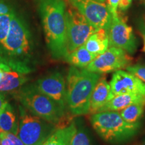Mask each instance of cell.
I'll return each mask as SVG.
<instances>
[{"label":"cell","mask_w":145,"mask_h":145,"mask_svg":"<svg viewBox=\"0 0 145 145\" xmlns=\"http://www.w3.org/2000/svg\"><path fill=\"white\" fill-rule=\"evenodd\" d=\"M32 54V36L26 21L15 12L8 34L0 44V62L30 73L28 65Z\"/></svg>","instance_id":"obj_1"},{"label":"cell","mask_w":145,"mask_h":145,"mask_svg":"<svg viewBox=\"0 0 145 145\" xmlns=\"http://www.w3.org/2000/svg\"><path fill=\"white\" fill-rule=\"evenodd\" d=\"M40 13L47 46L55 59L66 57L67 24L65 0H40Z\"/></svg>","instance_id":"obj_2"},{"label":"cell","mask_w":145,"mask_h":145,"mask_svg":"<svg viewBox=\"0 0 145 145\" xmlns=\"http://www.w3.org/2000/svg\"><path fill=\"white\" fill-rule=\"evenodd\" d=\"M101 74L71 66L66 81V104L74 116L89 114L90 99Z\"/></svg>","instance_id":"obj_3"},{"label":"cell","mask_w":145,"mask_h":145,"mask_svg":"<svg viewBox=\"0 0 145 145\" xmlns=\"http://www.w3.org/2000/svg\"><path fill=\"white\" fill-rule=\"evenodd\" d=\"M92 126L101 138L112 144H119L129 140L138 132L140 123L126 122L118 112L105 111L92 114Z\"/></svg>","instance_id":"obj_4"},{"label":"cell","mask_w":145,"mask_h":145,"mask_svg":"<svg viewBox=\"0 0 145 145\" xmlns=\"http://www.w3.org/2000/svg\"><path fill=\"white\" fill-rule=\"evenodd\" d=\"M15 96L29 112L52 124L60 122L65 116V110L38 89L35 84L20 88L16 91Z\"/></svg>","instance_id":"obj_5"},{"label":"cell","mask_w":145,"mask_h":145,"mask_svg":"<svg viewBox=\"0 0 145 145\" xmlns=\"http://www.w3.org/2000/svg\"><path fill=\"white\" fill-rule=\"evenodd\" d=\"M52 124L19 106L18 136L25 145H41L54 131Z\"/></svg>","instance_id":"obj_6"},{"label":"cell","mask_w":145,"mask_h":145,"mask_svg":"<svg viewBox=\"0 0 145 145\" xmlns=\"http://www.w3.org/2000/svg\"><path fill=\"white\" fill-rule=\"evenodd\" d=\"M67 50V54L86 43L97 30L73 6L66 10Z\"/></svg>","instance_id":"obj_7"},{"label":"cell","mask_w":145,"mask_h":145,"mask_svg":"<svg viewBox=\"0 0 145 145\" xmlns=\"http://www.w3.org/2000/svg\"><path fill=\"white\" fill-rule=\"evenodd\" d=\"M132 60L128 52L122 48L110 46L104 52L97 55L86 69L101 75L126 69L131 64Z\"/></svg>","instance_id":"obj_8"},{"label":"cell","mask_w":145,"mask_h":145,"mask_svg":"<svg viewBox=\"0 0 145 145\" xmlns=\"http://www.w3.org/2000/svg\"><path fill=\"white\" fill-rule=\"evenodd\" d=\"M69 1L96 30L108 29L112 15L108 5L104 2L96 0H69Z\"/></svg>","instance_id":"obj_9"},{"label":"cell","mask_w":145,"mask_h":145,"mask_svg":"<svg viewBox=\"0 0 145 145\" xmlns=\"http://www.w3.org/2000/svg\"><path fill=\"white\" fill-rule=\"evenodd\" d=\"M106 31L110 46L122 48L129 54L137 51L138 43L133 30L119 16H112Z\"/></svg>","instance_id":"obj_10"},{"label":"cell","mask_w":145,"mask_h":145,"mask_svg":"<svg viewBox=\"0 0 145 145\" xmlns=\"http://www.w3.org/2000/svg\"><path fill=\"white\" fill-rule=\"evenodd\" d=\"M35 86L42 93L53 99L65 110L67 108L66 81L61 72H51L39 79Z\"/></svg>","instance_id":"obj_11"},{"label":"cell","mask_w":145,"mask_h":145,"mask_svg":"<svg viewBox=\"0 0 145 145\" xmlns=\"http://www.w3.org/2000/svg\"><path fill=\"white\" fill-rule=\"evenodd\" d=\"M110 85L114 97L124 93H137L145 96V83L124 70L115 71Z\"/></svg>","instance_id":"obj_12"},{"label":"cell","mask_w":145,"mask_h":145,"mask_svg":"<svg viewBox=\"0 0 145 145\" xmlns=\"http://www.w3.org/2000/svg\"><path fill=\"white\" fill-rule=\"evenodd\" d=\"M28 73L0 62V93L19 89L28 81Z\"/></svg>","instance_id":"obj_13"},{"label":"cell","mask_w":145,"mask_h":145,"mask_svg":"<svg viewBox=\"0 0 145 145\" xmlns=\"http://www.w3.org/2000/svg\"><path fill=\"white\" fill-rule=\"evenodd\" d=\"M113 97L110 83H108L106 78L100 77L91 96L89 114L97 113L99 109Z\"/></svg>","instance_id":"obj_14"},{"label":"cell","mask_w":145,"mask_h":145,"mask_svg":"<svg viewBox=\"0 0 145 145\" xmlns=\"http://www.w3.org/2000/svg\"><path fill=\"white\" fill-rule=\"evenodd\" d=\"M134 104H142L145 106V96L137 93H124L115 95L108 101L99 112L120 111L126 107Z\"/></svg>","instance_id":"obj_15"},{"label":"cell","mask_w":145,"mask_h":145,"mask_svg":"<svg viewBox=\"0 0 145 145\" xmlns=\"http://www.w3.org/2000/svg\"><path fill=\"white\" fill-rule=\"evenodd\" d=\"M84 46L89 52L97 56L104 52L110 47L106 30L99 29L95 31L87 40Z\"/></svg>","instance_id":"obj_16"},{"label":"cell","mask_w":145,"mask_h":145,"mask_svg":"<svg viewBox=\"0 0 145 145\" xmlns=\"http://www.w3.org/2000/svg\"><path fill=\"white\" fill-rule=\"evenodd\" d=\"M19 118L17 117L13 107L8 102L0 112V130L18 135Z\"/></svg>","instance_id":"obj_17"},{"label":"cell","mask_w":145,"mask_h":145,"mask_svg":"<svg viewBox=\"0 0 145 145\" xmlns=\"http://www.w3.org/2000/svg\"><path fill=\"white\" fill-rule=\"evenodd\" d=\"M96 57L97 55L89 52L83 44L67 54L65 60L71 66L83 69L86 68Z\"/></svg>","instance_id":"obj_18"},{"label":"cell","mask_w":145,"mask_h":145,"mask_svg":"<svg viewBox=\"0 0 145 145\" xmlns=\"http://www.w3.org/2000/svg\"><path fill=\"white\" fill-rule=\"evenodd\" d=\"M72 127V122L68 126H62L57 128L41 145H67Z\"/></svg>","instance_id":"obj_19"},{"label":"cell","mask_w":145,"mask_h":145,"mask_svg":"<svg viewBox=\"0 0 145 145\" xmlns=\"http://www.w3.org/2000/svg\"><path fill=\"white\" fill-rule=\"evenodd\" d=\"M67 145H93V143L88 131L83 126H77L75 122H72Z\"/></svg>","instance_id":"obj_20"},{"label":"cell","mask_w":145,"mask_h":145,"mask_svg":"<svg viewBox=\"0 0 145 145\" xmlns=\"http://www.w3.org/2000/svg\"><path fill=\"white\" fill-rule=\"evenodd\" d=\"M144 112V106L140 104H134L126 107L119 112L125 121L130 124L140 122Z\"/></svg>","instance_id":"obj_21"},{"label":"cell","mask_w":145,"mask_h":145,"mask_svg":"<svg viewBox=\"0 0 145 145\" xmlns=\"http://www.w3.org/2000/svg\"><path fill=\"white\" fill-rule=\"evenodd\" d=\"M13 14L14 12L12 14L0 15V44L3 42L8 36Z\"/></svg>","instance_id":"obj_22"},{"label":"cell","mask_w":145,"mask_h":145,"mask_svg":"<svg viewBox=\"0 0 145 145\" xmlns=\"http://www.w3.org/2000/svg\"><path fill=\"white\" fill-rule=\"evenodd\" d=\"M126 70L145 83V65L140 64L130 65L126 69Z\"/></svg>","instance_id":"obj_23"},{"label":"cell","mask_w":145,"mask_h":145,"mask_svg":"<svg viewBox=\"0 0 145 145\" xmlns=\"http://www.w3.org/2000/svg\"><path fill=\"white\" fill-rule=\"evenodd\" d=\"M14 12L12 5L7 0H0V15L12 14Z\"/></svg>","instance_id":"obj_24"},{"label":"cell","mask_w":145,"mask_h":145,"mask_svg":"<svg viewBox=\"0 0 145 145\" xmlns=\"http://www.w3.org/2000/svg\"><path fill=\"white\" fill-rule=\"evenodd\" d=\"M120 0H108V6L112 16H118V8Z\"/></svg>","instance_id":"obj_25"},{"label":"cell","mask_w":145,"mask_h":145,"mask_svg":"<svg viewBox=\"0 0 145 145\" xmlns=\"http://www.w3.org/2000/svg\"><path fill=\"white\" fill-rule=\"evenodd\" d=\"M138 30L140 32L142 36H145V14L140 16L137 20Z\"/></svg>","instance_id":"obj_26"},{"label":"cell","mask_w":145,"mask_h":145,"mask_svg":"<svg viewBox=\"0 0 145 145\" xmlns=\"http://www.w3.org/2000/svg\"><path fill=\"white\" fill-rule=\"evenodd\" d=\"M2 132V131H1ZM4 133V135L6 136L7 137L9 138L13 143L14 145H25L22 142V140L18 137V135H14L13 133H11V132H3Z\"/></svg>","instance_id":"obj_27"},{"label":"cell","mask_w":145,"mask_h":145,"mask_svg":"<svg viewBox=\"0 0 145 145\" xmlns=\"http://www.w3.org/2000/svg\"><path fill=\"white\" fill-rule=\"evenodd\" d=\"M132 0H120L119 3V8L121 10H126L128 9L131 5Z\"/></svg>","instance_id":"obj_28"},{"label":"cell","mask_w":145,"mask_h":145,"mask_svg":"<svg viewBox=\"0 0 145 145\" xmlns=\"http://www.w3.org/2000/svg\"><path fill=\"white\" fill-rule=\"evenodd\" d=\"M0 137H1V145H14L10 139L7 137L3 132L1 131L0 132Z\"/></svg>","instance_id":"obj_29"},{"label":"cell","mask_w":145,"mask_h":145,"mask_svg":"<svg viewBox=\"0 0 145 145\" xmlns=\"http://www.w3.org/2000/svg\"><path fill=\"white\" fill-rule=\"evenodd\" d=\"M8 101L5 99L4 94L2 93H0V112L3 110V109L6 106Z\"/></svg>","instance_id":"obj_30"},{"label":"cell","mask_w":145,"mask_h":145,"mask_svg":"<svg viewBox=\"0 0 145 145\" xmlns=\"http://www.w3.org/2000/svg\"><path fill=\"white\" fill-rule=\"evenodd\" d=\"M143 39H144V47H143V50L145 52V36H143Z\"/></svg>","instance_id":"obj_31"},{"label":"cell","mask_w":145,"mask_h":145,"mask_svg":"<svg viewBox=\"0 0 145 145\" xmlns=\"http://www.w3.org/2000/svg\"><path fill=\"white\" fill-rule=\"evenodd\" d=\"M140 145H145V138L142 141V142L140 143Z\"/></svg>","instance_id":"obj_32"},{"label":"cell","mask_w":145,"mask_h":145,"mask_svg":"<svg viewBox=\"0 0 145 145\" xmlns=\"http://www.w3.org/2000/svg\"><path fill=\"white\" fill-rule=\"evenodd\" d=\"M96 1H101V2H104L105 0H96Z\"/></svg>","instance_id":"obj_33"},{"label":"cell","mask_w":145,"mask_h":145,"mask_svg":"<svg viewBox=\"0 0 145 145\" xmlns=\"http://www.w3.org/2000/svg\"><path fill=\"white\" fill-rule=\"evenodd\" d=\"M0 132H1V130H0ZM0 145H1V137H0Z\"/></svg>","instance_id":"obj_34"}]
</instances>
